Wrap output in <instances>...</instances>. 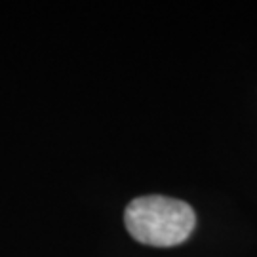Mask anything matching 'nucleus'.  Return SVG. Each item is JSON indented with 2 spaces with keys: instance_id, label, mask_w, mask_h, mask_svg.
Here are the masks:
<instances>
[{
  "instance_id": "1",
  "label": "nucleus",
  "mask_w": 257,
  "mask_h": 257,
  "mask_svg": "<svg viewBox=\"0 0 257 257\" xmlns=\"http://www.w3.org/2000/svg\"><path fill=\"white\" fill-rule=\"evenodd\" d=\"M124 223L141 244L170 248L191 236L196 215L189 204L153 194L132 200L124 213Z\"/></svg>"
}]
</instances>
